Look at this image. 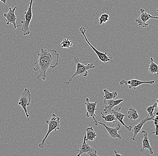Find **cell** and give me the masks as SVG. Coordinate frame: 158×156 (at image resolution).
I'll list each match as a JSON object with an SVG mask.
<instances>
[{"label": "cell", "mask_w": 158, "mask_h": 156, "mask_svg": "<svg viewBox=\"0 0 158 156\" xmlns=\"http://www.w3.org/2000/svg\"><path fill=\"white\" fill-rule=\"evenodd\" d=\"M38 60L35 63L33 70L38 71L39 75L37 78H42L43 81L46 79V73L49 68H54L58 65L59 61V55L58 52L54 49H47L42 48L40 52L38 53Z\"/></svg>", "instance_id": "cell-1"}, {"label": "cell", "mask_w": 158, "mask_h": 156, "mask_svg": "<svg viewBox=\"0 0 158 156\" xmlns=\"http://www.w3.org/2000/svg\"><path fill=\"white\" fill-rule=\"evenodd\" d=\"M72 58H73L74 62L76 63L77 69H76V72L74 73L71 78L69 79V81L64 82L66 85L69 84L76 76L81 75L84 77H87L88 75V70L94 69L96 67L92 63H89L87 65L81 64L79 61V59L78 56H72Z\"/></svg>", "instance_id": "cell-2"}, {"label": "cell", "mask_w": 158, "mask_h": 156, "mask_svg": "<svg viewBox=\"0 0 158 156\" xmlns=\"http://www.w3.org/2000/svg\"><path fill=\"white\" fill-rule=\"evenodd\" d=\"M60 117L56 116V114L53 113L52 115V117L49 120H46L47 124L48 125V131L45 135V137L42 140L41 143H40L39 147L40 149H42L44 148L45 145V142L46 139L48 138L49 134L53 131H57V130L60 129Z\"/></svg>", "instance_id": "cell-3"}, {"label": "cell", "mask_w": 158, "mask_h": 156, "mask_svg": "<svg viewBox=\"0 0 158 156\" xmlns=\"http://www.w3.org/2000/svg\"><path fill=\"white\" fill-rule=\"evenodd\" d=\"M33 2V0H30L27 11L24 12V19L21 21V28L20 30L23 36L29 35L30 33L29 25L32 18V7Z\"/></svg>", "instance_id": "cell-4"}, {"label": "cell", "mask_w": 158, "mask_h": 156, "mask_svg": "<svg viewBox=\"0 0 158 156\" xmlns=\"http://www.w3.org/2000/svg\"><path fill=\"white\" fill-rule=\"evenodd\" d=\"M31 101V95L30 92L28 89L26 88L20 96L18 104L24 110L27 121L29 120L30 115L27 113V107L30 105Z\"/></svg>", "instance_id": "cell-5"}, {"label": "cell", "mask_w": 158, "mask_h": 156, "mask_svg": "<svg viewBox=\"0 0 158 156\" xmlns=\"http://www.w3.org/2000/svg\"><path fill=\"white\" fill-rule=\"evenodd\" d=\"M79 31H80V32H81L85 40L86 41L87 43L91 47L92 49L94 50V52L96 54V55H97L98 56V59L100 61H101L102 62H103L104 63H106V62H110V61L113 62V61L112 60V58H113L112 56H111V57H108V56H107V53H106V52H105V53H102V52L98 51V50H97V49L94 47L93 45H92L90 43L89 41L87 38L86 36L85 35L86 31V30L85 27H81L79 28Z\"/></svg>", "instance_id": "cell-6"}, {"label": "cell", "mask_w": 158, "mask_h": 156, "mask_svg": "<svg viewBox=\"0 0 158 156\" xmlns=\"http://www.w3.org/2000/svg\"><path fill=\"white\" fill-rule=\"evenodd\" d=\"M97 103L98 102H90L89 99L88 98H86L85 99V105L87 110V113L85 116L87 117H92L93 119H94V121L92 122L94 124L95 126H98V122L96 120V118L98 119L99 121H100L95 114V112L98 109L96 107Z\"/></svg>", "instance_id": "cell-7"}, {"label": "cell", "mask_w": 158, "mask_h": 156, "mask_svg": "<svg viewBox=\"0 0 158 156\" xmlns=\"http://www.w3.org/2000/svg\"><path fill=\"white\" fill-rule=\"evenodd\" d=\"M86 136L85 135L84 137L83 141L82 144L80 145V148L78 150L79 153L77 156H80L84 154H88L90 156H98L96 150L91 147L89 144L86 143Z\"/></svg>", "instance_id": "cell-8"}, {"label": "cell", "mask_w": 158, "mask_h": 156, "mask_svg": "<svg viewBox=\"0 0 158 156\" xmlns=\"http://www.w3.org/2000/svg\"><path fill=\"white\" fill-rule=\"evenodd\" d=\"M141 15H139L138 19H135V22L138 23V25L143 27H146L149 26V24L147 23V22L151 19H158L157 17L152 16L150 14L145 11L143 8L140 9Z\"/></svg>", "instance_id": "cell-9"}, {"label": "cell", "mask_w": 158, "mask_h": 156, "mask_svg": "<svg viewBox=\"0 0 158 156\" xmlns=\"http://www.w3.org/2000/svg\"><path fill=\"white\" fill-rule=\"evenodd\" d=\"M16 9H18L17 7H15L14 8H12L11 7H10L9 8V11L7 13H5L3 15L7 25L12 24L13 25L14 29L15 30L16 29L17 27L21 26V24L17 25L16 23L17 16L15 15V13Z\"/></svg>", "instance_id": "cell-10"}, {"label": "cell", "mask_w": 158, "mask_h": 156, "mask_svg": "<svg viewBox=\"0 0 158 156\" xmlns=\"http://www.w3.org/2000/svg\"><path fill=\"white\" fill-rule=\"evenodd\" d=\"M155 82L154 80L148 81V82H143V81L138 80L137 79H131L127 81L125 79L122 80L120 81L119 84L121 85H126L128 86L129 89H136V88L138 86L142 84H154Z\"/></svg>", "instance_id": "cell-11"}, {"label": "cell", "mask_w": 158, "mask_h": 156, "mask_svg": "<svg viewBox=\"0 0 158 156\" xmlns=\"http://www.w3.org/2000/svg\"><path fill=\"white\" fill-rule=\"evenodd\" d=\"M98 122V124H100V125L104 126L105 128L108 132L109 135L110 137L114 138V139H120V140L122 139V137L120 136V134L118 133V131H119L121 128L119 123H118L117 126H115L114 128H112V127H109V126H106L105 124H104L101 121H99Z\"/></svg>", "instance_id": "cell-12"}, {"label": "cell", "mask_w": 158, "mask_h": 156, "mask_svg": "<svg viewBox=\"0 0 158 156\" xmlns=\"http://www.w3.org/2000/svg\"><path fill=\"white\" fill-rule=\"evenodd\" d=\"M154 116L153 117H148L147 116L146 118H144L143 120H141V121L138 123L137 125H135L133 127V129H132L131 131H133V137L132 138V140L133 141H135V138L137 135L141 131L142 128H143L144 124L148 121H153Z\"/></svg>", "instance_id": "cell-13"}, {"label": "cell", "mask_w": 158, "mask_h": 156, "mask_svg": "<svg viewBox=\"0 0 158 156\" xmlns=\"http://www.w3.org/2000/svg\"><path fill=\"white\" fill-rule=\"evenodd\" d=\"M141 134L143 135V147L140 149V152H143L144 150H148L150 152V154L152 155L153 154V150L152 148L150 145V141L148 137V133L147 131H142Z\"/></svg>", "instance_id": "cell-14"}, {"label": "cell", "mask_w": 158, "mask_h": 156, "mask_svg": "<svg viewBox=\"0 0 158 156\" xmlns=\"http://www.w3.org/2000/svg\"><path fill=\"white\" fill-rule=\"evenodd\" d=\"M123 101V99H117V100H113V99H108V100H106L105 102L104 103L105 104H107L106 106L104 108L103 111L105 113H111L112 109L114 106H117L118 105L119 103Z\"/></svg>", "instance_id": "cell-15"}, {"label": "cell", "mask_w": 158, "mask_h": 156, "mask_svg": "<svg viewBox=\"0 0 158 156\" xmlns=\"http://www.w3.org/2000/svg\"><path fill=\"white\" fill-rule=\"evenodd\" d=\"M111 113H112V114L114 115L117 121H119V123L122 124L128 130V131H132V126H127L123 121V118L125 116L124 114L121 113L119 111H115V110H113V109H112Z\"/></svg>", "instance_id": "cell-16"}, {"label": "cell", "mask_w": 158, "mask_h": 156, "mask_svg": "<svg viewBox=\"0 0 158 156\" xmlns=\"http://www.w3.org/2000/svg\"><path fill=\"white\" fill-rule=\"evenodd\" d=\"M86 131V141H94L96 139L98 135L96 134L92 127H89L85 129Z\"/></svg>", "instance_id": "cell-17"}, {"label": "cell", "mask_w": 158, "mask_h": 156, "mask_svg": "<svg viewBox=\"0 0 158 156\" xmlns=\"http://www.w3.org/2000/svg\"><path fill=\"white\" fill-rule=\"evenodd\" d=\"M103 91L104 93V95L103 98H102L104 100V103L105 102L106 100L115 98L118 95V93L116 91L110 92L106 89H104Z\"/></svg>", "instance_id": "cell-18"}, {"label": "cell", "mask_w": 158, "mask_h": 156, "mask_svg": "<svg viewBox=\"0 0 158 156\" xmlns=\"http://www.w3.org/2000/svg\"><path fill=\"white\" fill-rule=\"evenodd\" d=\"M139 117L138 112L135 108H129L128 112V118L130 120H135L138 119Z\"/></svg>", "instance_id": "cell-19"}, {"label": "cell", "mask_w": 158, "mask_h": 156, "mask_svg": "<svg viewBox=\"0 0 158 156\" xmlns=\"http://www.w3.org/2000/svg\"><path fill=\"white\" fill-rule=\"evenodd\" d=\"M151 63L149 66L148 70L151 74L153 75L154 74L157 75L158 74V66L155 62H154V60L152 57L150 58Z\"/></svg>", "instance_id": "cell-20"}, {"label": "cell", "mask_w": 158, "mask_h": 156, "mask_svg": "<svg viewBox=\"0 0 158 156\" xmlns=\"http://www.w3.org/2000/svg\"><path fill=\"white\" fill-rule=\"evenodd\" d=\"M100 113L102 115V117L103 118L104 121L105 122H112L113 123H115L117 121V119L112 113H110L106 116H105L102 112H100Z\"/></svg>", "instance_id": "cell-21"}, {"label": "cell", "mask_w": 158, "mask_h": 156, "mask_svg": "<svg viewBox=\"0 0 158 156\" xmlns=\"http://www.w3.org/2000/svg\"><path fill=\"white\" fill-rule=\"evenodd\" d=\"M155 108H158V99L152 106H150L147 108V111L148 112V117H153L154 116V111Z\"/></svg>", "instance_id": "cell-22"}, {"label": "cell", "mask_w": 158, "mask_h": 156, "mask_svg": "<svg viewBox=\"0 0 158 156\" xmlns=\"http://www.w3.org/2000/svg\"><path fill=\"white\" fill-rule=\"evenodd\" d=\"M153 121H154V125H155V131L152 132L151 134H155V136H158V113L156 112L154 113V118Z\"/></svg>", "instance_id": "cell-23"}, {"label": "cell", "mask_w": 158, "mask_h": 156, "mask_svg": "<svg viewBox=\"0 0 158 156\" xmlns=\"http://www.w3.org/2000/svg\"><path fill=\"white\" fill-rule=\"evenodd\" d=\"M73 46V42L68 38H64L59 46L62 48H69Z\"/></svg>", "instance_id": "cell-24"}, {"label": "cell", "mask_w": 158, "mask_h": 156, "mask_svg": "<svg viewBox=\"0 0 158 156\" xmlns=\"http://www.w3.org/2000/svg\"><path fill=\"white\" fill-rule=\"evenodd\" d=\"M109 15L107 14H103L99 18L97 19L99 22V24L102 25V24L106 23L107 22H108L109 20Z\"/></svg>", "instance_id": "cell-25"}, {"label": "cell", "mask_w": 158, "mask_h": 156, "mask_svg": "<svg viewBox=\"0 0 158 156\" xmlns=\"http://www.w3.org/2000/svg\"><path fill=\"white\" fill-rule=\"evenodd\" d=\"M114 155H115V156H122V154H119V152H117V151H116L115 150H114Z\"/></svg>", "instance_id": "cell-26"}, {"label": "cell", "mask_w": 158, "mask_h": 156, "mask_svg": "<svg viewBox=\"0 0 158 156\" xmlns=\"http://www.w3.org/2000/svg\"><path fill=\"white\" fill-rule=\"evenodd\" d=\"M1 2H2L3 3L6 4V0H0Z\"/></svg>", "instance_id": "cell-27"}, {"label": "cell", "mask_w": 158, "mask_h": 156, "mask_svg": "<svg viewBox=\"0 0 158 156\" xmlns=\"http://www.w3.org/2000/svg\"><path fill=\"white\" fill-rule=\"evenodd\" d=\"M105 1H107V0H105Z\"/></svg>", "instance_id": "cell-28"}]
</instances>
